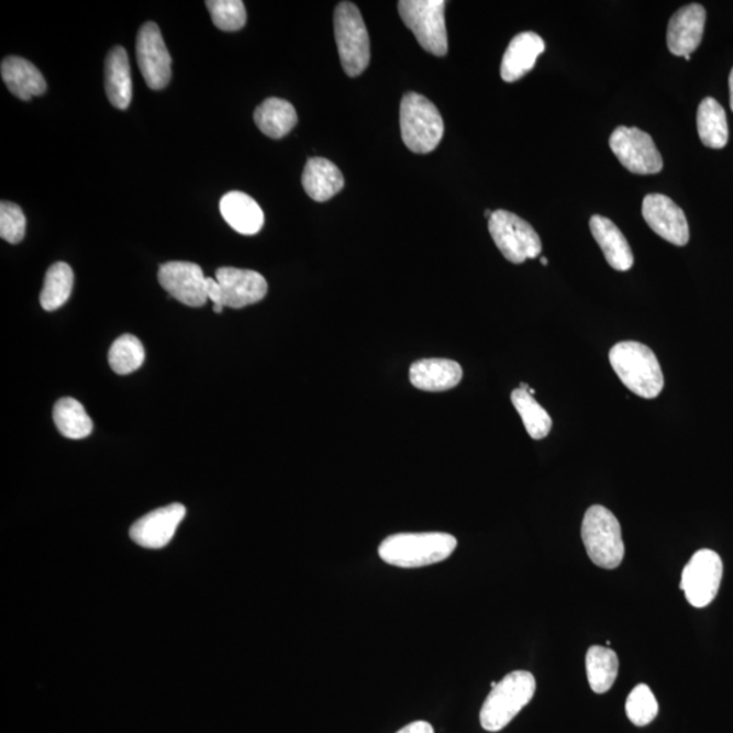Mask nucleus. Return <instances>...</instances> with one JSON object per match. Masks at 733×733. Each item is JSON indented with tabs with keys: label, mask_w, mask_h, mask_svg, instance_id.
<instances>
[{
	"label": "nucleus",
	"mask_w": 733,
	"mask_h": 733,
	"mask_svg": "<svg viewBox=\"0 0 733 733\" xmlns=\"http://www.w3.org/2000/svg\"><path fill=\"white\" fill-rule=\"evenodd\" d=\"M458 541L447 533H402L388 536L379 546V557L398 568H421L446 562Z\"/></svg>",
	"instance_id": "nucleus-1"
},
{
	"label": "nucleus",
	"mask_w": 733,
	"mask_h": 733,
	"mask_svg": "<svg viewBox=\"0 0 733 733\" xmlns=\"http://www.w3.org/2000/svg\"><path fill=\"white\" fill-rule=\"evenodd\" d=\"M610 365L634 395L654 400L665 388L662 366L654 351L637 342H622L610 351Z\"/></svg>",
	"instance_id": "nucleus-2"
},
{
	"label": "nucleus",
	"mask_w": 733,
	"mask_h": 733,
	"mask_svg": "<svg viewBox=\"0 0 733 733\" xmlns=\"http://www.w3.org/2000/svg\"><path fill=\"white\" fill-rule=\"evenodd\" d=\"M536 690L534 675L513 671L495 686L480 712L482 729L488 732L504 730L522 709L533 700Z\"/></svg>",
	"instance_id": "nucleus-3"
},
{
	"label": "nucleus",
	"mask_w": 733,
	"mask_h": 733,
	"mask_svg": "<svg viewBox=\"0 0 733 733\" xmlns=\"http://www.w3.org/2000/svg\"><path fill=\"white\" fill-rule=\"evenodd\" d=\"M582 544L591 562L600 568H619L625 557L619 519L603 506H592L581 524Z\"/></svg>",
	"instance_id": "nucleus-4"
},
{
	"label": "nucleus",
	"mask_w": 733,
	"mask_h": 733,
	"mask_svg": "<svg viewBox=\"0 0 733 733\" xmlns=\"http://www.w3.org/2000/svg\"><path fill=\"white\" fill-rule=\"evenodd\" d=\"M401 135L406 146L415 154L434 152L442 142L444 123L441 112L429 98L407 92L402 98Z\"/></svg>",
	"instance_id": "nucleus-5"
},
{
	"label": "nucleus",
	"mask_w": 733,
	"mask_h": 733,
	"mask_svg": "<svg viewBox=\"0 0 733 733\" xmlns=\"http://www.w3.org/2000/svg\"><path fill=\"white\" fill-rule=\"evenodd\" d=\"M334 34L340 60L346 75L359 77L369 65V37L365 21L357 5L342 2L334 11Z\"/></svg>",
	"instance_id": "nucleus-6"
},
{
	"label": "nucleus",
	"mask_w": 733,
	"mask_h": 733,
	"mask_svg": "<svg viewBox=\"0 0 733 733\" xmlns=\"http://www.w3.org/2000/svg\"><path fill=\"white\" fill-rule=\"evenodd\" d=\"M444 0H401L398 3L401 19L411 29L418 42L435 56H446L448 40L444 21Z\"/></svg>",
	"instance_id": "nucleus-7"
},
{
	"label": "nucleus",
	"mask_w": 733,
	"mask_h": 733,
	"mask_svg": "<svg viewBox=\"0 0 733 733\" xmlns=\"http://www.w3.org/2000/svg\"><path fill=\"white\" fill-rule=\"evenodd\" d=\"M489 233L508 262L522 264L542 252L538 233L530 223L510 211H495L489 219Z\"/></svg>",
	"instance_id": "nucleus-8"
},
{
	"label": "nucleus",
	"mask_w": 733,
	"mask_h": 733,
	"mask_svg": "<svg viewBox=\"0 0 733 733\" xmlns=\"http://www.w3.org/2000/svg\"><path fill=\"white\" fill-rule=\"evenodd\" d=\"M721 579L723 562L719 554L709 549L698 551L684 569L680 590L692 608H707L718 597Z\"/></svg>",
	"instance_id": "nucleus-9"
},
{
	"label": "nucleus",
	"mask_w": 733,
	"mask_h": 733,
	"mask_svg": "<svg viewBox=\"0 0 733 733\" xmlns=\"http://www.w3.org/2000/svg\"><path fill=\"white\" fill-rule=\"evenodd\" d=\"M610 148L622 166L634 175H657L663 169V158L654 138L642 130L619 126L610 136Z\"/></svg>",
	"instance_id": "nucleus-10"
},
{
	"label": "nucleus",
	"mask_w": 733,
	"mask_h": 733,
	"mask_svg": "<svg viewBox=\"0 0 733 733\" xmlns=\"http://www.w3.org/2000/svg\"><path fill=\"white\" fill-rule=\"evenodd\" d=\"M137 65L149 89L162 90L171 79V56L157 23L147 22L136 38Z\"/></svg>",
	"instance_id": "nucleus-11"
},
{
	"label": "nucleus",
	"mask_w": 733,
	"mask_h": 733,
	"mask_svg": "<svg viewBox=\"0 0 733 733\" xmlns=\"http://www.w3.org/2000/svg\"><path fill=\"white\" fill-rule=\"evenodd\" d=\"M158 280L164 290L178 302L201 308L207 303V277L198 264L171 262L162 265Z\"/></svg>",
	"instance_id": "nucleus-12"
},
{
	"label": "nucleus",
	"mask_w": 733,
	"mask_h": 733,
	"mask_svg": "<svg viewBox=\"0 0 733 733\" xmlns=\"http://www.w3.org/2000/svg\"><path fill=\"white\" fill-rule=\"evenodd\" d=\"M643 216L646 224L669 244L688 245L690 240L688 219L682 208L675 204L667 196L660 193L645 196Z\"/></svg>",
	"instance_id": "nucleus-13"
},
{
	"label": "nucleus",
	"mask_w": 733,
	"mask_h": 733,
	"mask_svg": "<svg viewBox=\"0 0 733 733\" xmlns=\"http://www.w3.org/2000/svg\"><path fill=\"white\" fill-rule=\"evenodd\" d=\"M215 279L221 286L222 308L244 309L267 297L268 282L263 275L251 269L219 268Z\"/></svg>",
	"instance_id": "nucleus-14"
},
{
	"label": "nucleus",
	"mask_w": 733,
	"mask_h": 733,
	"mask_svg": "<svg viewBox=\"0 0 733 733\" xmlns=\"http://www.w3.org/2000/svg\"><path fill=\"white\" fill-rule=\"evenodd\" d=\"M187 515L182 504H170L147 513L131 527L130 535L137 545L147 549H162L175 536Z\"/></svg>",
	"instance_id": "nucleus-15"
},
{
	"label": "nucleus",
	"mask_w": 733,
	"mask_h": 733,
	"mask_svg": "<svg viewBox=\"0 0 733 733\" xmlns=\"http://www.w3.org/2000/svg\"><path fill=\"white\" fill-rule=\"evenodd\" d=\"M707 11L701 4L685 5L668 23V49L675 56H690L702 42Z\"/></svg>",
	"instance_id": "nucleus-16"
},
{
	"label": "nucleus",
	"mask_w": 733,
	"mask_h": 733,
	"mask_svg": "<svg viewBox=\"0 0 733 733\" xmlns=\"http://www.w3.org/2000/svg\"><path fill=\"white\" fill-rule=\"evenodd\" d=\"M545 52V42L534 32H524L512 38L501 62V78L508 84L517 82L534 68Z\"/></svg>",
	"instance_id": "nucleus-17"
},
{
	"label": "nucleus",
	"mask_w": 733,
	"mask_h": 733,
	"mask_svg": "<svg viewBox=\"0 0 733 733\" xmlns=\"http://www.w3.org/2000/svg\"><path fill=\"white\" fill-rule=\"evenodd\" d=\"M593 238L598 242L610 267L626 273L634 264L633 252L625 235L610 219L593 215L590 221Z\"/></svg>",
	"instance_id": "nucleus-18"
},
{
	"label": "nucleus",
	"mask_w": 733,
	"mask_h": 733,
	"mask_svg": "<svg viewBox=\"0 0 733 733\" xmlns=\"http://www.w3.org/2000/svg\"><path fill=\"white\" fill-rule=\"evenodd\" d=\"M409 377L415 389L437 392L457 388L464 371L454 360L424 359L413 363Z\"/></svg>",
	"instance_id": "nucleus-19"
},
{
	"label": "nucleus",
	"mask_w": 733,
	"mask_h": 733,
	"mask_svg": "<svg viewBox=\"0 0 733 733\" xmlns=\"http://www.w3.org/2000/svg\"><path fill=\"white\" fill-rule=\"evenodd\" d=\"M221 213L229 226L242 235H256L264 226V212L249 195L233 190L221 200Z\"/></svg>",
	"instance_id": "nucleus-20"
},
{
	"label": "nucleus",
	"mask_w": 733,
	"mask_h": 733,
	"mask_svg": "<svg viewBox=\"0 0 733 733\" xmlns=\"http://www.w3.org/2000/svg\"><path fill=\"white\" fill-rule=\"evenodd\" d=\"M2 79L9 90L22 101H31L33 97L43 96L46 82L43 74L33 63L19 56H9L0 67Z\"/></svg>",
	"instance_id": "nucleus-21"
},
{
	"label": "nucleus",
	"mask_w": 733,
	"mask_h": 733,
	"mask_svg": "<svg viewBox=\"0 0 733 733\" xmlns=\"http://www.w3.org/2000/svg\"><path fill=\"white\" fill-rule=\"evenodd\" d=\"M302 185L306 193L314 201L331 200L344 188L343 173L333 162L325 158H310L304 166Z\"/></svg>",
	"instance_id": "nucleus-22"
},
{
	"label": "nucleus",
	"mask_w": 733,
	"mask_h": 733,
	"mask_svg": "<svg viewBox=\"0 0 733 733\" xmlns=\"http://www.w3.org/2000/svg\"><path fill=\"white\" fill-rule=\"evenodd\" d=\"M105 88L114 108L125 111L132 101V77L129 55L123 46H114L105 62Z\"/></svg>",
	"instance_id": "nucleus-23"
},
{
	"label": "nucleus",
	"mask_w": 733,
	"mask_h": 733,
	"mask_svg": "<svg viewBox=\"0 0 733 733\" xmlns=\"http://www.w3.org/2000/svg\"><path fill=\"white\" fill-rule=\"evenodd\" d=\"M254 121L264 135L281 138L290 134L297 125L298 114L292 103L273 97L256 109Z\"/></svg>",
	"instance_id": "nucleus-24"
},
{
	"label": "nucleus",
	"mask_w": 733,
	"mask_h": 733,
	"mask_svg": "<svg viewBox=\"0 0 733 733\" xmlns=\"http://www.w3.org/2000/svg\"><path fill=\"white\" fill-rule=\"evenodd\" d=\"M697 129L701 142L709 148H724L729 143V121L724 108L714 98H706L698 108Z\"/></svg>",
	"instance_id": "nucleus-25"
},
{
	"label": "nucleus",
	"mask_w": 733,
	"mask_h": 733,
	"mask_svg": "<svg viewBox=\"0 0 733 733\" xmlns=\"http://www.w3.org/2000/svg\"><path fill=\"white\" fill-rule=\"evenodd\" d=\"M587 677L591 689L597 695H604L619 677L620 660L615 652L604 646L593 645L587 652Z\"/></svg>",
	"instance_id": "nucleus-26"
},
{
	"label": "nucleus",
	"mask_w": 733,
	"mask_h": 733,
	"mask_svg": "<svg viewBox=\"0 0 733 733\" xmlns=\"http://www.w3.org/2000/svg\"><path fill=\"white\" fill-rule=\"evenodd\" d=\"M54 421L63 436L79 441L92 432V420L82 403L74 398H62L54 408Z\"/></svg>",
	"instance_id": "nucleus-27"
},
{
	"label": "nucleus",
	"mask_w": 733,
	"mask_h": 733,
	"mask_svg": "<svg viewBox=\"0 0 733 733\" xmlns=\"http://www.w3.org/2000/svg\"><path fill=\"white\" fill-rule=\"evenodd\" d=\"M511 400L518 413L521 414L523 424L531 437L541 441V438L551 434L553 420L549 413L535 401L534 396H531L527 390L519 388L512 391Z\"/></svg>",
	"instance_id": "nucleus-28"
},
{
	"label": "nucleus",
	"mask_w": 733,
	"mask_h": 733,
	"mask_svg": "<svg viewBox=\"0 0 733 733\" xmlns=\"http://www.w3.org/2000/svg\"><path fill=\"white\" fill-rule=\"evenodd\" d=\"M74 273L66 263H56L46 270L44 287L40 302L45 311L60 309L71 297Z\"/></svg>",
	"instance_id": "nucleus-29"
},
{
	"label": "nucleus",
	"mask_w": 733,
	"mask_h": 733,
	"mask_svg": "<svg viewBox=\"0 0 733 733\" xmlns=\"http://www.w3.org/2000/svg\"><path fill=\"white\" fill-rule=\"evenodd\" d=\"M146 357L141 340L124 334L119 337L109 351V365L119 375H129L141 368Z\"/></svg>",
	"instance_id": "nucleus-30"
},
{
	"label": "nucleus",
	"mask_w": 733,
	"mask_h": 733,
	"mask_svg": "<svg viewBox=\"0 0 733 733\" xmlns=\"http://www.w3.org/2000/svg\"><path fill=\"white\" fill-rule=\"evenodd\" d=\"M206 5L213 25L223 32L241 31L246 25V9L241 0H208Z\"/></svg>",
	"instance_id": "nucleus-31"
},
{
	"label": "nucleus",
	"mask_w": 733,
	"mask_h": 733,
	"mask_svg": "<svg viewBox=\"0 0 733 733\" xmlns=\"http://www.w3.org/2000/svg\"><path fill=\"white\" fill-rule=\"evenodd\" d=\"M659 713L654 692L646 685H638L629 695L626 700V714L634 725L645 726L652 723Z\"/></svg>",
	"instance_id": "nucleus-32"
},
{
	"label": "nucleus",
	"mask_w": 733,
	"mask_h": 733,
	"mask_svg": "<svg viewBox=\"0 0 733 733\" xmlns=\"http://www.w3.org/2000/svg\"><path fill=\"white\" fill-rule=\"evenodd\" d=\"M26 218L21 207L10 201L0 204V236L9 244H20L25 238Z\"/></svg>",
	"instance_id": "nucleus-33"
},
{
	"label": "nucleus",
	"mask_w": 733,
	"mask_h": 733,
	"mask_svg": "<svg viewBox=\"0 0 733 733\" xmlns=\"http://www.w3.org/2000/svg\"><path fill=\"white\" fill-rule=\"evenodd\" d=\"M397 733H435L434 726L426 721H414V723L403 726L402 730Z\"/></svg>",
	"instance_id": "nucleus-34"
},
{
	"label": "nucleus",
	"mask_w": 733,
	"mask_h": 733,
	"mask_svg": "<svg viewBox=\"0 0 733 733\" xmlns=\"http://www.w3.org/2000/svg\"><path fill=\"white\" fill-rule=\"evenodd\" d=\"M730 91H731V109L733 112V68L730 75Z\"/></svg>",
	"instance_id": "nucleus-35"
},
{
	"label": "nucleus",
	"mask_w": 733,
	"mask_h": 733,
	"mask_svg": "<svg viewBox=\"0 0 733 733\" xmlns=\"http://www.w3.org/2000/svg\"><path fill=\"white\" fill-rule=\"evenodd\" d=\"M492 215H493L492 211L490 210L485 211V216H487L488 219L492 218Z\"/></svg>",
	"instance_id": "nucleus-36"
},
{
	"label": "nucleus",
	"mask_w": 733,
	"mask_h": 733,
	"mask_svg": "<svg viewBox=\"0 0 733 733\" xmlns=\"http://www.w3.org/2000/svg\"><path fill=\"white\" fill-rule=\"evenodd\" d=\"M541 263L544 264V265L549 264V262H547V258H545V257H542V258H541Z\"/></svg>",
	"instance_id": "nucleus-37"
}]
</instances>
